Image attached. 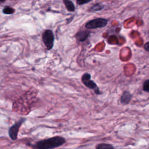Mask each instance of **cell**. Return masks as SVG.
Segmentation results:
<instances>
[{
    "mask_svg": "<svg viewBox=\"0 0 149 149\" xmlns=\"http://www.w3.org/2000/svg\"><path fill=\"white\" fill-rule=\"evenodd\" d=\"M63 2L68 11L69 12L74 11L75 6L73 3L70 0H63Z\"/></svg>",
    "mask_w": 149,
    "mask_h": 149,
    "instance_id": "8",
    "label": "cell"
},
{
    "mask_svg": "<svg viewBox=\"0 0 149 149\" xmlns=\"http://www.w3.org/2000/svg\"><path fill=\"white\" fill-rule=\"evenodd\" d=\"M26 121L25 118H20L15 122L8 129V135L12 140H16L17 139L18 133L21 125Z\"/></svg>",
    "mask_w": 149,
    "mask_h": 149,
    "instance_id": "3",
    "label": "cell"
},
{
    "mask_svg": "<svg viewBox=\"0 0 149 149\" xmlns=\"http://www.w3.org/2000/svg\"><path fill=\"white\" fill-rule=\"evenodd\" d=\"M42 39L47 49H51L54 46V35L52 30H46L42 35Z\"/></svg>",
    "mask_w": 149,
    "mask_h": 149,
    "instance_id": "4",
    "label": "cell"
},
{
    "mask_svg": "<svg viewBox=\"0 0 149 149\" xmlns=\"http://www.w3.org/2000/svg\"><path fill=\"white\" fill-rule=\"evenodd\" d=\"M91 74L88 73H84L81 77V80L83 84L89 89L93 90L95 94L100 95L101 94V91H100L99 87H98L97 84L91 79Z\"/></svg>",
    "mask_w": 149,
    "mask_h": 149,
    "instance_id": "2",
    "label": "cell"
},
{
    "mask_svg": "<svg viewBox=\"0 0 149 149\" xmlns=\"http://www.w3.org/2000/svg\"><path fill=\"white\" fill-rule=\"evenodd\" d=\"M5 0H0V2H4Z\"/></svg>",
    "mask_w": 149,
    "mask_h": 149,
    "instance_id": "15",
    "label": "cell"
},
{
    "mask_svg": "<svg viewBox=\"0 0 149 149\" xmlns=\"http://www.w3.org/2000/svg\"><path fill=\"white\" fill-rule=\"evenodd\" d=\"M144 49L147 51V52H149V41L146 42L144 45Z\"/></svg>",
    "mask_w": 149,
    "mask_h": 149,
    "instance_id": "14",
    "label": "cell"
},
{
    "mask_svg": "<svg viewBox=\"0 0 149 149\" xmlns=\"http://www.w3.org/2000/svg\"><path fill=\"white\" fill-rule=\"evenodd\" d=\"M95 149H115L114 147L109 143H101L96 145Z\"/></svg>",
    "mask_w": 149,
    "mask_h": 149,
    "instance_id": "9",
    "label": "cell"
},
{
    "mask_svg": "<svg viewBox=\"0 0 149 149\" xmlns=\"http://www.w3.org/2000/svg\"><path fill=\"white\" fill-rule=\"evenodd\" d=\"M91 1L92 0H77L76 2H77V3L78 5H83V4L88 3V2H91Z\"/></svg>",
    "mask_w": 149,
    "mask_h": 149,
    "instance_id": "13",
    "label": "cell"
},
{
    "mask_svg": "<svg viewBox=\"0 0 149 149\" xmlns=\"http://www.w3.org/2000/svg\"><path fill=\"white\" fill-rule=\"evenodd\" d=\"M143 90L144 91L149 93V79L145 80L143 84Z\"/></svg>",
    "mask_w": 149,
    "mask_h": 149,
    "instance_id": "12",
    "label": "cell"
},
{
    "mask_svg": "<svg viewBox=\"0 0 149 149\" xmlns=\"http://www.w3.org/2000/svg\"><path fill=\"white\" fill-rule=\"evenodd\" d=\"M66 142V139L60 136H55L48 139L37 141L33 147L35 149H54L58 148Z\"/></svg>",
    "mask_w": 149,
    "mask_h": 149,
    "instance_id": "1",
    "label": "cell"
},
{
    "mask_svg": "<svg viewBox=\"0 0 149 149\" xmlns=\"http://www.w3.org/2000/svg\"><path fill=\"white\" fill-rule=\"evenodd\" d=\"M108 20L104 18H97L88 22L85 27L88 29H95L97 28H102L107 26Z\"/></svg>",
    "mask_w": 149,
    "mask_h": 149,
    "instance_id": "5",
    "label": "cell"
},
{
    "mask_svg": "<svg viewBox=\"0 0 149 149\" xmlns=\"http://www.w3.org/2000/svg\"><path fill=\"white\" fill-rule=\"evenodd\" d=\"M90 32L87 30H81L79 31L76 35V40L79 42H83L85 41L90 35Z\"/></svg>",
    "mask_w": 149,
    "mask_h": 149,
    "instance_id": "7",
    "label": "cell"
},
{
    "mask_svg": "<svg viewBox=\"0 0 149 149\" xmlns=\"http://www.w3.org/2000/svg\"><path fill=\"white\" fill-rule=\"evenodd\" d=\"M104 6L101 3H95L94 5H93L91 8L89 9L90 12H95L98 10H101L103 9Z\"/></svg>",
    "mask_w": 149,
    "mask_h": 149,
    "instance_id": "10",
    "label": "cell"
},
{
    "mask_svg": "<svg viewBox=\"0 0 149 149\" xmlns=\"http://www.w3.org/2000/svg\"><path fill=\"white\" fill-rule=\"evenodd\" d=\"M15 12V9L9 6H5L3 9V13L6 15H10Z\"/></svg>",
    "mask_w": 149,
    "mask_h": 149,
    "instance_id": "11",
    "label": "cell"
},
{
    "mask_svg": "<svg viewBox=\"0 0 149 149\" xmlns=\"http://www.w3.org/2000/svg\"><path fill=\"white\" fill-rule=\"evenodd\" d=\"M132 98V94L129 91H124L120 97V102L123 105H127Z\"/></svg>",
    "mask_w": 149,
    "mask_h": 149,
    "instance_id": "6",
    "label": "cell"
}]
</instances>
